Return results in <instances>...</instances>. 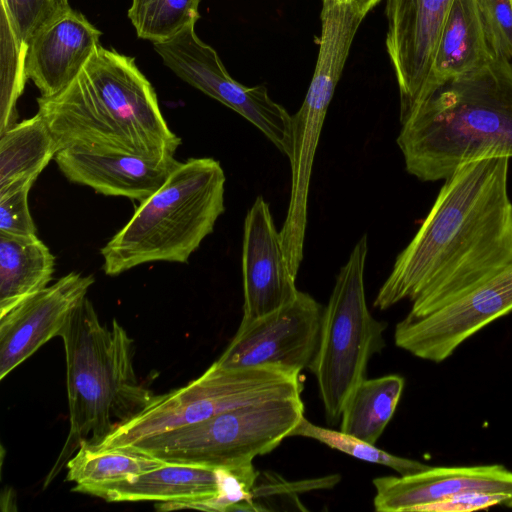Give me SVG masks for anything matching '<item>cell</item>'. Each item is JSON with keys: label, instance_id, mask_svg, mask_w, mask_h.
I'll list each match as a JSON object with an SVG mask.
<instances>
[{"label": "cell", "instance_id": "20", "mask_svg": "<svg viewBox=\"0 0 512 512\" xmlns=\"http://www.w3.org/2000/svg\"><path fill=\"white\" fill-rule=\"evenodd\" d=\"M55 258L37 237L0 234V317L52 280Z\"/></svg>", "mask_w": 512, "mask_h": 512}, {"label": "cell", "instance_id": "22", "mask_svg": "<svg viewBox=\"0 0 512 512\" xmlns=\"http://www.w3.org/2000/svg\"><path fill=\"white\" fill-rule=\"evenodd\" d=\"M166 463L129 447L95 449L84 444L67 462L66 480L75 483L74 492L88 494L92 489L129 480Z\"/></svg>", "mask_w": 512, "mask_h": 512}, {"label": "cell", "instance_id": "35", "mask_svg": "<svg viewBox=\"0 0 512 512\" xmlns=\"http://www.w3.org/2000/svg\"><path fill=\"white\" fill-rule=\"evenodd\" d=\"M512 62V61H511Z\"/></svg>", "mask_w": 512, "mask_h": 512}, {"label": "cell", "instance_id": "7", "mask_svg": "<svg viewBox=\"0 0 512 512\" xmlns=\"http://www.w3.org/2000/svg\"><path fill=\"white\" fill-rule=\"evenodd\" d=\"M304 417L301 396L249 404L128 446L166 462L205 468L250 464L275 449ZM121 448V447H120Z\"/></svg>", "mask_w": 512, "mask_h": 512}, {"label": "cell", "instance_id": "23", "mask_svg": "<svg viewBox=\"0 0 512 512\" xmlns=\"http://www.w3.org/2000/svg\"><path fill=\"white\" fill-rule=\"evenodd\" d=\"M404 384L396 374L365 378L344 405L340 431L375 444L394 415Z\"/></svg>", "mask_w": 512, "mask_h": 512}, {"label": "cell", "instance_id": "27", "mask_svg": "<svg viewBox=\"0 0 512 512\" xmlns=\"http://www.w3.org/2000/svg\"><path fill=\"white\" fill-rule=\"evenodd\" d=\"M476 2L492 55L512 61L511 0H476Z\"/></svg>", "mask_w": 512, "mask_h": 512}, {"label": "cell", "instance_id": "24", "mask_svg": "<svg viewBox=\"0 0 512 512\" xmlns=\"http://www.w3.org/2000/svg\"><path fill=\"white\" fill-rule=\"evenodd\" d=\"M200 1L132 0L127 15L139 38L162 43L196 24Z\"/></svg>", "mask_w": 512, "mask_h": 512}, {"label": "cell", "instance_id": "19", "mask_svg": "<svg viewBox=\"0 0 512 512\" xmlns=\"http://www.w3.org/2000/svg\"><path fill=\"white\" fill-rule=\"evenodd\" d=\"M492 57L476 0H453L436 47L428 95L443 83L483 67Z\"/></svg>", "mask_w": 512, "mask_h": 512}, {"label": "cell", "instance_id": "3", "mask_svg": "<svg viewBox=\"0 0 512 512\" xmlns=\"http://www.w3.org/2000/svg\"><path fill=\"white\" fill-rule=\"evenodd\" d=\"M396 141L406 171L423 182L470 162L512 158V62L493 56L437 87L401 121Z\"/></svg>", "mask_w": 512, "mask_h": 512}, {"label": "cell", "instance_id": "9", "mask_svg": "<svg viewBox=\"0 0 512 512\" xmlns=\"http://www.w3.org/2000/svg\"><path fill=\"white\" fill-rule=\"evenodd\" d=\"M153 47L179 78L247 119L289 158L292 115L265 86L247 87L232 78L217 52L197 36L194 24Z\"/></svg>", "mask_w": 512, "mask_h": 512}, {"label": "cell", "instance_id": "8", "mask_svg": "<svg viewBox=\"0 0 512 512\" xmlns=\"http://www.w3.org/2000/svg\"><path fill=\"white\" fill-rule=\"evenodd\" d=\"M300 373L276 366L223 369L213 363L186 386L152 401L95 449L120 448L258 402L301 396ZM86 445V444H85Z\"/></svg>", "mask_w": 512, "mask_h": 512}, {"label": "cell", "instance_id": "33", "mask_svg": "<svg viewBox=\"0 0 512 512\" xmlns=\"http://www.w3.org/2000/svg\"><path fill=\"white\" fill-rule=\"evenodd\" d=\"M323 1L348 2L350 0H323Z\"/></svg>", "mask_w": 512, "mask_h": 512}, {"label": "cell", "instance_id": "6", "mask_svg": "<svg viewBox=\"0 0 512 512\" xmlns=\"http://www.w3.org/2000/svg\"><path fill=\"white\" fill-rule=\"evenodd\" d=\"M368 239L363 235L341 267L324 307L318 346L309 365L316 378L326 419L335 423L353 390L365 379L367 364L385 346V323L368 309L364 269Z\"/></svg>", "mask_w": 512, "mask_h": 512}, {"label": "cell", "instance_id": "34", "mask_svg": "<svg viewBox=\"0 0 512 512\" xmlns=\"http://www.w3.org/2000/svg\"><path fill=\"white\" fill-rule=\"evenodd\" d=\"M511 2H512V0H511Z\"/></svg>", "mask_w": 512, "mask_h": 512}, {"label": "cell", "instance_id": "21", "mask_svg": "<svg viewBox=\"0 0 512 512\" xmlns=\"http://www.w3.org/2000/svg\"><path fill=\"white\" fill-rule=\"evenodd\" d=\"M58 152L52 133L37 113L0 135V194L35 180Z\"/></svg>", "mask_w": 512, "mask_h": 512}, {"label": "cell", "instance_id": "4", "mask_svg": "<svg viewBox=\"0 0 512 512\" xmlns=\"http://www.w3.org/2000/svg\"><path fill=\"white\" fill-rule=\"evenodd\" d=\"M59 336L66 357L70 427L44 488L82 445H98L155 397L136 376L132 338L116 319L111 327L102 324L87 297Z\"/></svg>", "mask_w": 512, "mask_h": 512}, {"label": "cell", "instance_id": "31", "mask_svg": "<svg viewBox=\"0 0 512 512\" xmlns=\"http://www.w3.org/2000/svg\"><path fill=\"white\" fill-rule=\"evenodd\" d=\"M356 9L364 17L372 10L381 0H350Z\"/></svg>", "mask_w": 512, "mask_h": 512}, {"label": "cell", "instance_id": "32", "mask_svg": "<svg viewBox=\"0 0 512 512\" xmlns=\"http://www.w3.org/2000/svg\"><path fill=\"white\" fill-rule=\"evenodd\" d=\"M59 5L65 6L68 5V0H55Z\"/></svg>", "mask_w": 512, "mask_h": 512}, {"label": "cell", "instance_id": "16", "mask_svg": "<svg viewBox=\"0 0 512 512\" xmlns=\"http://www.w3.org/2000/svg\"><path fill=\"white\" fill-rule=\"evenodd\" d=\"M374 508L378 512H418L425 505L465 492L504 494L512 498V471L503 465L430 467L400 476L377 477Z\"/></svg>", "mask_w": 512, "mask_h": 512}, {"label": "cell", "instance_id": "18", "mask_svg": "<svg viewBox=\"0 0 512 512\" xmlns=\"http://www.w3.org/2000/svg\"><path fill=\"white\" fill-rule=\"evenodd\" d=\"M220 483L217 469L167 462L129 480L92 489L88 494L109 502L205 501L217 511Z\"/></svg>", "mask_w": 512, "mask_h": 512}, {"label": "cell", "instance_id": "14", "mask_svg": "<svg viewBox=\"0 0 512 512\" xmlns=\"http://www.w3.org/2000/svg\"><path fill=\"white\" fill-rule=\"evenodd\" d=\"M243 317L249 321L291 301L298 290L269 204L257 196L244 220Z\"/></svg>", "mask_w": 512, "mask_h": 512}, {"label": "cell", "instance_id": "1", "mask_svg": "<svg viewBox=\"0 0 512 512\" xmlns=\"http://www.w3.org/2000/svg\"><path fill=\"white\" fill-rule=\"evenodd\" d=\"M509 158L470 162L444 180L409 244L397 256L373 306L404 299L407 318L454 301L512 261Z\"/></svg>", "mask_w": 512, "mask_h": 512}, {"label": "cell", "instance_id": "30", "mask_svg": "<svg viewBox=\"0 0 512 512\" xmlns=\"http://www.w3.org/2000/svg\"><path fill=\"white\" fill-rule=\"evenodd\" d=\"M496 505L512 508V498L504 494L465 492L425 505L418 512H469Z\"/></svg>", "mask_w": 512, "mask_h": 512}, {"label": "cell", "instance_id": "25", "mask_svg": "<svg viewBox=\"0 0 512 512\" xmlns=\"http://www.w3.org/2000/svg\"><path fill=\"white\" fill-rule=\"evenodd\" d=\"M1 106L0 135L16 124V103L27 76V45L18 38L6 10L1 6Z\"/></svg>", "mask_w": 512, "mask_h": 512}, {"label": "cell", "instance_id": "2", "mask_svg": "<svg viewBox=\"0 0 512 512\" xmlns=\"http://www.w3.org/2000/svg\"><path fill=\"white\" fill-rule=\"evenodd\" d=\"M58 151L67 147L169 158L181 144L135 59L101 45L60 93L37 98Z\"/></svg>", "mask_w": 512, "mask_h": 512}, {"label": "cell", "instance_id": "5", "mask_svg": "<svg viewBox=\"0 0 512 512\" xmlns=\"http://www.w3.org/2000/svg\"><path fill=\"white\" fill-rule=\"evenodd\" d=\"M225 182L213 158L179 162L101 248L105 274L116 276L150 262L187 263L225 211Z\"/></svg>", "mask_w": 512, "mask_h": 512}, {"label": "cell", "instance_id": "10", "mask_svg": "<svg viewBox=\"0 0 512 512\" xmlns=\"http://www.w3.org/2000/svg\"><path fill=\"white\" fill-rule=\"evenodd\" d=\"M324 308L299 291L281 307L240 326L214 362L223 369L276 366L301 373L317 349Z\"/></svg>", "mask_w": 512, "mask_h": 512}, {"label": "cell", "instance_id": "11", "mask_svg": "<svg viewBox=\"0 0 512 512\" xmlns=\"http://www.w3.org/2000/svg\"><path fill=\"white\" fill-rule=\"evenodd\" d=\"M512 312V261L454 301L419 318L397 323L395 345L440 363L475 333Z\"/></svg>", "mask_w": 512, "mask_h": 512}, {"label": "cell", "instance_id": "28", "mask_svg": "<svg viewBox=\"0 0 512 512\" xmlns=\"http://www.w3.org/2000/svg\"><path fill=\"white\" fill-rule=\"evenodd\" d=\"M22 43L27 45L34 33L63 6L55 0H0ZM66 6V5H65Z\"/></svg>", "mask_w": 512, "mask_h": 512}, {"label": "cell", "instance_id": "29", "mask_svg": "<svg viewBox=\"0 0 512 512\" xmlns=\"http://www.w3.org/2000/svg\"><path fill=\"white\" fill-rule=\"evenodd\" d=\"M33 184H25L0 194V234L36 235V226L28 207V193Z\"/></svg>", "mask_w": 512, "mask_h": 512}, {"label": "cell", "instance_id": "13", "mask_svg": "<svg viewBox=\"0 0 512 512\" xmlns=\"http://www.w3.org/2000/svg\"><path fill=\"white\" fill-rule=\"evenodd\" d=\"M70 272L0 317V379L55 336L94 283Z\"/></svg>", "mask_w": 512, "mask_h": 512}, {"label": "cell", "instance_id": "15", "mask_svg": "<svg viewBox=\"0 0 512 512\" xmlns=\"http://www.w3.org/2000/svg\"><path fill=\"white\" fill-rule=\"evenodd\" d=\"M102 33L69 4L57 10L27 44L25 72L41 97L65 89L100 45Z\"/></svg>", "mask_w": 512, "mask_h": 512}, {"label": "cell", "instance_id": "17", "mask_svg": "<svg viewBox=\"0 0 512 512\" xmlns=\"http://www.w3.org/2000/svg\"><path fill=\"white\" fill-rule=\"evenodd\" d=\"M54 160L70 182L139 203L155 193L179 163L174 157L149 158L74 147L59 150Z\"/></svg>", "mask_w": 512, "mask_h": 512}, {"label": "cell", "instance_id": "12", "mask_svg": "<svg viewBox=\"0 0 512 512\" xmlns=\"http://www.w3.org/2000/svg\"><path fill=\"white\" fill-rule=\"evenodd\" d=\"M453 0H387L386 48L400 95V121L428 95L432 64Z\"/></svg>", "mask_w": 512, "mask_h": 512}, {"label": "cell", "instance_id": "26", "mask_svg": "<svg viewBox=\"0 0 512 512\" xmlns=\"http://www.w3.org/2000/svg\"><path fill=\"white\" fill-rule=\"evenodd\" d=\"M291 436L317 440L332 449L339 450L362 461L390 467L402 476L418 473L431 467L416 460L390 454L375 447L374 444L342 431L317 426L305 417L293 430Z\"/></svg>", "mask_w": 512, "mask_h": 512}]
</instances>
